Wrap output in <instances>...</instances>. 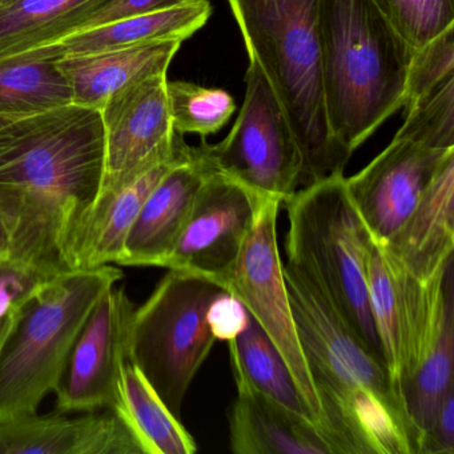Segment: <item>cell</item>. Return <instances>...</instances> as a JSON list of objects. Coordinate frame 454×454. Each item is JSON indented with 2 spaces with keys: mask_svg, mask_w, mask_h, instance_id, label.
Wrapping results in <instances>:
<instances>
[{
  "mask_svg": "<svg viewBox=\"0 0 454 454\" xmlns=\"http://www.w3.org/2000/svg\"><path fill=\"white\" fill-rule=\"evenodd\" d=\"M105 172V127L94 108L67 105L0 127V216L10 256L52 275L71 249Z\"/></svg>",
  "mask_w": 454,
  "mask_h": 454,
  "instance_id": "obj_1",
  "label": "cell"
},
{
  "mask_svg": "<svg viewBox=\"0 0 454 454\" xmlns=\"http://www.w3.org/2000/svg\"><path fill=\"white\" fill-rule=\"evenodd\" d=\"M284 280L333 454H419V434L384 361L342 317L308 265Z\"/></svg>",
  "mask_w": 454,
  "mask_h": 454,
  "instance_id": "obj_2",
  "label": "cell"
},
{
  "mask_svg": "<svg viewBox=\"0 0 454 454\" xmlns=\"http://www.w3.org/2000/svg\"><path fill=\"white\" fill-rule=\"evenodd\" d=\"M318 41L326 121L352 155L403 108L413 52L372 0H320Z\"/></svg>",
  "mask_w": 454,
  "mask_h": 454,
  "instance_id": "obj_3",
  "label": "cell"
},
{
  "mask_svg": "<svg viewBox=\"0 0 454 454\" xmlns=\"http://www.w3.org/2000/svg\"><path fill=\"white\" fill-rule=\"evenodd\" d=\"M254 60L275 90L304 161V185L344 172L348 153L332 137L321 86L320 0H227Z\"/></svg>",
  "mask_w": 454,
  "mask_h": 454,
  "instance_id": "obj_4",
  "label": "cell"
},
{
  "mask_svg": "<svg viewBox=\"0 0 454 454\" xmlns=\"http://www.w3.org/2000/svg\"><path fill=\"white\" fill-rule=\"evenodd\" d=\"M123 273L110 264L57 276L31 297L0 352V421L36 413L54 392L98 300Z\"/></svg>",
  "mask_w": 454,
  "mask_h": 454,
  "instance_id": "obj_5",
  "label": "cell"
},
{
  "mask_svg": "<svg viewBox=\"0 0 454 454\" xmlns=\"http://www.w3.org/2000/svg\"><path fill=\"white\" fill-rule=\"evenodd\" d=\"M283 204L289 220L286 256L312 270L350 328L384 361L368 294L376 241L350 200L344 172L305 185Z\"/></svg>",
  "mask_w": 454,
  "mask_h": 454,
  "instance_id": "obj_6",
  "label": "cell"
},
{
  "mask_svg": "<svg viewBox=\"0 0 454 454\" xmlns=\"http://www.w3.org/2000/svg\"><path fill=\"white\" fill-rule=\"evenodd\" d=\"M224 291L211 278L168 270L132 316L129 360L176 419H182L191 382L216 342L207 312Z\"/></svg>",
  "mask_w": 454,
  "mask_h": 454,
  "instance_id": "obj_7",
  "label": "cell"
},
{
  "mask_svg": "<svg viewBox=\"0 0 454 454\" xmlns=\"http://www.w3.org/2000/svg\"><path fill=\"white\" fill-rule=\"evenodd\" d=\"M204 168L281 204L304 185L301 150L288 116L265 74L249 60L246 97L223 142L191 147Z\"/></svg>",
  "mask_w": 454,
  "mask_h": 454,
  "instance_id": "obj_8",
  "label": "cell"
},
{
  "mask_svg": "<svg viewBox=\"0 0 454 454\" xmlns=\"http://www.w3.org/2000/svg\"><path fill=\"white\" fill-rule=\"evenodd\" d=\"M280 207V201L276 199L265 198L260 201L225 289L243 302L249 315L270 337L288 365L318 429L326 438L323 411L300 344L284 280L276 231Z\"/></svg>",
  "mask_w": 454,
  "mask_h": 454,
  "instance_id": "obj_9",
  "label": "cell"
},
{
  "mask_svg": "<svg viewBox=\"0 0 454 454\" xmlns=\"http://www.w3.org/2000/svg\"><path fill=\"white\" fill-rule=\"evenodd\" d=\"M134 312L124 286H113L100 296L76 336L55 387L58 411L115 408L121 366L129 358Z\"/></svg>",
  "mask_w": 454,
  "mask_h": 454,
  "instance_id": "obj_10",
  "label": "cell"
},
{
  "mask_svg": "<svg viewBox=\"0 0 454 454\" xmlns=\"http://www.w3.org/2000/svg\"><path fill=\"white\" fill-rule=\"evenodd\" d=\"M167 82V74L145 79L111 98L100 110L105 172L99 192L116 190L179 153L183 137L172 124Z\"/></svg>",
  "mask_w": 454,
  "mask_h": 454,
  "instance_id": "obj_11",
  "label": "cell"
},
{
  "mask_svg": "<svg viewBox=\"0 0 454 454\" xmlns=\"http://www.w3.org/2000/svg\"><path fill=\"white\" fill-rule=\"evenodd\" d=\"M262 200L239 183L207 169L164 268L204 276L225 289Z\"/></svg>",
  "mask_w": 454,
  "mask_h": 454,
  "instance_id": "obj_12",
  "label": "cell"
},
{
  "mask_svg": "<svg viewBox=\"0 0 454 454\" xmlns=\"http://www.w3.org/2000/svg\"><path fill=\"white\" fill-rule=\"evenodd\" d=\"M451 150L393 137L365 168L345 177L348 193L376 244L387 243L421 200Z\"/></svg>",
  "mask_w": 454,
  "mask_h": 454,
  "instance_id": "obj_13",
  "label": "cell"
},
{
  "mask_svg": "<svg viewBox=\"0 0 454 454\" xmlns=\"http://www.w3.org/2000/svg\"><path fill=\"white\" fill-rule=\"evenodd\" d=\"M0 454H145L113 409L67 417L65 411L0 421Z\"/></svg>",
  "mask_w": 454,
  "mask_h": 454,
  "instance_id": "obj_14",
  "label": "cell"
},
{
  "mask_svg": "<svg viewBox=\"0 0 454 454\" xmlns=\"http://www.w3.org/2000/svg\"><path fill=\"white\" fill-rule=\"evenodd\" d=\"M206 175L207 169L187 145L184 158L161 177L145 199L127 235L119 265L164 268Z\"/></svg>",
  "mask_w": 454,
  "mask_h": 454,
  "instance_id": "obj_15",
  "label": "cell"
},
{
  "mask_svg": "<svg viewBox=\"0 0 454 454\" xmlns=\"http://www.w3.org/2000/svg\"><path fill=\"white\" fill-rule=\"evenodd\" d=\"M211 14V4L208 0H200L196 4H183L151 14L124 18L63 36L52 43L23 52L6 62L58 60L78 55L116 51L171 39L184 42L206 26Z\"/></svg>",
  "mask_w": 454,
  "mask_h": 454,
  "instance_id": "obj_16",
  "label": "cell"
},
{
  "mask_svg": "<svg viewBox=\"0 0 454 454\" xmlns=\"http://www.w3.org/2000/svg\"><path fill=\"white\" fill-rule=\"evenodd\" d=\"M379 247L419 280H429L454 257V153L445 159L411 216Z\"/></svg>",
  "mask_w": 454,
  "mask_h": 454,
  "instance_id": "obj_17",
  "label": "cell"
},
{
  "mask_svg": "<svg viewBox=\"0 0 454 454\" xmlns=\"http://www.w3.org/2000/svg\"><path fill=\"white\" fill-rule=\"evenodd\" d=\"M185 150L187 145L183 140L175 158L151 167L116 190L99 192L74 240L73 270H95L111 262H121L127 235L145 199L161 177L184 158Z\"/></svg>",
  "mask_w": 454,
  "mask_h": 454,
  "instance_id": "obj_18",
  "label": "cell"
},
{
  "mask_svg": "<svg viewBox=\"0 0 454 454\" xmlns=\"http://www.w3.org/2000/svg\"><path fill=\"white\" fill-rule=\"evenodd\" d=\"M238 398L230 411L231 449L236 454H332L309 419L292 413L233 372Z\"/></svg>",
  "mask_w": 454,
  "mask_h": 454,
  "instance_id": "obj_19",
  "label": "cell"
},
{
  "mask_svg": "<svg viewBox=\"0 0 454 454\" xmlns=\"http://www.w3.org/2000/svg\"><path fill=\"white\" fill-rule=\"evenodd\" d=\"M182 43L171 39L54 62L70 87L73 105L100 111L119 92L167 74Z\"/></svg>",
  "mask_w": 454,
  "mask_h": 454,
  "instance_id": "obj_20",
  "label": "cell"
},
{
  "mask_svg": "<svg viewBox=\"0 0 454 454\" xmlns=\"http://www.w3.org/2000/svg\"><path fill=\"white\" fill-rule=\"evenodd\" d=\"M106 0H10L0 4V63L78 30Z\"/></svg>",
  "mask_w": 454,
  "mask_h": 454,
  "instance_id": "obj_21",
  "label": "cell"
},
{
  "mask_svg": "<svg viewBox=\"0 0 454 454\" xmlns=\"http://www.w3.org/2000/svg\"><path fill=\"white\" fill-rule=\"evenodd\" d=\"M115 411L139 441L145 454H193L198 445L171 413L142 372L127 358L119 380Z\"/></svg>",
  "mask_w": 454,
  "mask_h": 454,
  "instance_id": "obj_22",
  "label": "cell"
},
{
  "mask_svg": "<svg viewBox=\"0 0 454 454\" xmlns=\"http://www.w3.org/2000/svg\"><path fill=\"white\" fill-rule=\"evenodd\" d=\"M227 342L233 372L240 373L262 395L317 427L288 365L251 315L244 331Z\"/></svg>",
  "mask_w": 454,
  "mask_h": 454,
  "instance_id": "obj_23",
  "label": "cell"
},
{
  "mask_svg": "<svg viewBox=\"0 0 454 454\" xmlns=\"http://www.w3.org/2000/svg\"><path fill=\"white\" fill-rule=\"evenodd\" d=\"M71 103L70 87L54 60L0 63V116L22 118Z\"/></svg>",
  "mask_w": 454,
  "mask_h": 454,
  "instance_id": "obj_24",
  "label": "cell"
},
{
  "mask_svg": "<svg viewBox=\"0 0 454 454\" xmlns=\"http://www.w3.org/2000/svg\"><path fill=\"white\" fill-rule=\"evenodd\" d=\"M169 114L176 134L200 135L206 139L227 126L236 111L235 100L224 90L191 82H167Z\"/></svg>",
  "mask_w": 454,
  "mask_h": 454,
  "instance_id": "obj_25",
  "label": "cell"
},
{
  "mask_svg": "<svg viewBox=\"0 0 454 454\" xmlns=\"http://www.w3.org/2000/svg\"><path fill=\"white\" fill-rule=\"evenodd\" d=\"M403 114L395 137L434 150L454 148V78L409 102Z\"/></svg>",
  "mask_w": 454,
  "mask_h": 454,
  "instance_id": "obj_26",
  "label": "cell"
},
{
  "mask_svg": "<svg viewBox=\"0 0 454 454\" xmlns=\"http://www.w3.org/2000/svg\"><path fill=\"white\" fill-rule=\"evenodd\" d=\"M411 52L454 27V0H372Z\"/></svg>",
  "mask_w": 454,
  "mask_h": 454,
  "instance_id": "obj_27",
  "label": "cell"
},
{
  "mask_svg": "<svg viewBox=\"0 0 454 454\" xmlns=\"http://www.w3.org/2000/svg\"><path fill=\"white\" fill-rule=\"evenodd\" d=\"M368 294L372 318L381 344L385 365L395 385L398 358L397 299L392 272L381 248L377 244H374L369 256Z\"/></svg>",
  "mask_w": 454,
  "mask_h": 454,
  "instance_id": "obj_28",
  "label": "cell"
},
{
  "mask_svg": "<svg viewBox=\"0 0 454 454\" xmlns=\"http://www.w3.org/2000/svg\"><path fill=\"white\" fill-rule=\"evenodd\" d=\"M453 78L454 27H451L411 55L403 107Z\"/></svg>",
  "mask_w": 454,
  "mask_h": 454,
  "instance_id": "obj_29",
  "label": "cell"
},
{
  "mask_svg": "<svg viewBox=\"0 0 454 454\" xmlns=\"http://www.w3.org/2000/svg\"><path fill=\"white\" fill-rule=\"evenodd\" d=\"M57 276L12 256L0 257V317L20 309Z\"/></svg>",
  "mask_w": 454,
  "mask_h": 454,
  "instance_id": "obj_30",
  "label": "cell"
},
{
  "mask_svg": "<svg viewBox=\"0 0 454 454\" xmlns=\"http://www.w3.org/2000/svg\"><path fill=\"white\" fill-rule=\"evenodd\" d=\"M196 2L200 0H106L102 6L95 9L91 15L79 26L75 33L124 20V18L151 14V12H161V10L172 9L183 4H196Z\"/></svg>",
  "mask_w": 454,
  "mask_h": 454,
  "instance_id": "obj_31",
  "label": "cell"
},
{
  "mask_svg": "<svg viewBox=\"0 0 454 454\" xmlns=\"http://www.w3.org/2000/svg\"><path fill=\"white\" fill-rule=\"evenodd\" d=\"M249 312L243 302L228 291L222 292L209 305L207 321L216 340L230 341L246 328Z\"/></svg>",
  "mask_w": 454,
  "mask_h": 454,
  "instance_id": "obj_32",
  "label": "cell"
},
{
  "mask_svg": "<svg viewBox=\"0 0 454 454\" xmlns=\"http://www.w3.org/2000/svg\"><path fill=\"white\" fill-rule=\"evenodd\" d=\"M419 454H454V389L443 398L434 421L422 435Z\"/></svg>",
  "mask_w": 454,
  "mask_h": 454,
  "instance_id": "obj_33",
  "label": "cell"
},
{
  "mask_svg": "<svg viewBox=\"0 0 454 454\" xmlns=\"http://www.w3.org/2000/svg\"><path fill=\"white\" fill-rule=\"evenodd\" d=\"M18 313H20V309L0 317V352H2V348H4L7 337L12 333L15 323H17Z\"/></svg>",
  "mask_w": 454,
  "mask_h": 454,
  "instance_id": "obj_34",
  "label": "cell"
},
{
  "mask_svg": "<svg viewBox=\"0 0 454 454\" xmlns=\"http://www.w3.org/2000/svg\"><path fill=\"white\" fill-rule=\"evenodd\" d=\"M10 254H12V239L4 219L0 216V257L10 256Z\"/></svg>",
  "mask_w": 454,
  "mask_h": 454,
  "instance_id": "obj_35",
  "label": "cell"
},
{
  "mask_svg": "<svg viewBox=\"0 0 454 454\" xmlns=\"http://www.w3.org/2000/svg\"><path fill=\"white\" fill-rule=\"evenodd\" d=\"M14 119L18 118H9V116H0V127L6 126L10 121H14Z\"/></svg>",
  "mask_w": 454,
  "mask_h": 454,
  "instance_id": "obj_36",
  "label": "cell"
},
{
  "mask_svg": "<svg viewBox=\"0 0 454 454\" xmlns=\"http://www.w3.org/2000/svg\"><path fill=\"white\" fill-rule=\"evenodd\" d=\"M7 2H10V0H0V4H7Z\"/></svg>",
  "mask_w": 454,
  "mask_h": 454,
  "instance_id": "obj_37",
  "label": "cell"
}]
</instances>
